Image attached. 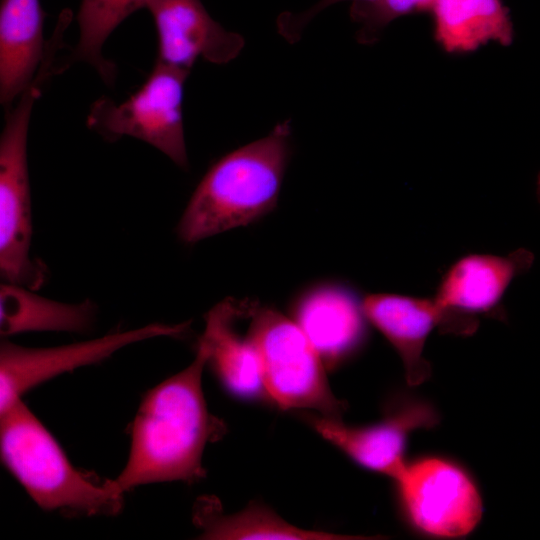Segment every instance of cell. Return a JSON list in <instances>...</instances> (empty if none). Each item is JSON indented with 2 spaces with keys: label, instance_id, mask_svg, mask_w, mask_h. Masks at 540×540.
Here are the masks:
<instances>
[{
  "label": "cell",
  "instance_id": "cell-8",
  "mask_svg": "<svg viewBox=\"0 0 540 540\" xmlns=\"http://www.w3.org/2000/svg\"><path fill=\"white\" fill-rule=\"evenodd\" d=\"M410 521L419 530L439 537L470 533L482 515L478 490L453 463L426 458L405 465L395 479Z\"/></svg>",
  "mask_w": 540,
  "mask_h": 540
},
{
  "label": "cell",
  "instance_id": "cell-14",
  "mask_svg": "<svg viewBox=\"0 0 540 540\" xmlns=\"http://www.w3.org/2000/svg\"><path fill=\"white\" fill-rule=\"evenodd\" d=\"M39 0H2L0 101L9 106L34 80L45 55Z\"/></svg>",
  "mask_w": 540,
  "mask_h": 540
},
{
  "label": "cell",
  "instance_id": "cell-20",
  "mask_svg": "<svg viewBox=\"0 0 540 540\" xmlns=\"http://www.w3.org/2000/svg\"><path fill=\"white\" fill-rule=\"evenodd\" d=\"M436 0H378L353 2L350 18L359 25L357 40L361 44L376 43L383 30L394 20L412 14L431 12Z\"/></svg>",
  "mask_w": 540,
  "mask_h": 540
},
{
  "label": "cell",
  "instance_id": "cell-7",
  "mask_svg": "<svg viewBox=\"0 0 540 540\" xmlns=\"http://www.w3.org/2000/svg\"><path fill=\"white\" fill-rule=\"evenodd\" d=\"M189 323H160L100 338L49 348L23 347L2 341L0 346V413L30 389L60 374L95 364L130 344L155 337L181 336Z\"/></svg>",
  "mask_w": 540,
  "mask_h": 540
},
{
  "label": "cell",
  "instance_id": "cell-3",
  "mask_svg": "<svg viewBox=\"0 0 540 540\" xmlns=\"http://www.w3.org/2000/svg\"><path fill=\"white\" fill-rule=\"evenodd\" d=\"M4 466L44 510L84 516L115 515L124 492L114 480H92L78 471L22 399L0 413Z\"/></svg>",
  "mask_w": 540,
  "mask_h": 540
},
{
  "label": "cell",
  "instance_id": "cell-10",
  "mask_svg": "<svg viewBox=\"0 0 540 540\" xmlns=\"http://www.w3.org/2000/svg\"><path fill=\"white\" fill-rule=\"evenodd\" d=\"M146 8L158 37L156 62L190 71L198 58L225 64L244 47V38L216 22L201 0H152Z\"/></svg>",
  "mask_w": 540,
  "mask_h": 540
},
{
  "label": "cell",
  "instance_id": "cell-12",
  "mask_svg": "<svg viewBox=\"0 0 540 540\" xmlns=\"http://www.w3.org/2000/svg\"><path fill=\"white\" fill-rule=\"evenodd\" d=\"M533 263L534 254L525 248L506 256L465 255L444 273L434 299L444 310L460 315L475 317L479 313L503 317L501 302L507 288Z\"/></svg>",
  "mask_w": 540,
  "mask_h": 540
},
{
  "label": "cell",
  "instance_id": "cell-11",
  "mask_svg": "<svg viewBox=\"0 0 540 540\" xmlns=\"http://www.w3.org/2000/svg\"><path fill=\"white\" fill-rule=\"evenodd\" d=\"M362 309L368 319L399 354L409 385H419L431 374L424 358L430 332L461 334L459 318L441 308L435 299L400 294L374 293L363 298Z\"/></svg>",
  "mask_w": 540,
  "mask_h": 540
},
{
  "label": "cell",
  "instance_id": "cell-19",
  "mask_svg": "<svg viewBox=\"0 0 540 540\" xmlns=\"http://www.w3.org/2000/svg\"><path fill=\"white\" fill-rule=\"evenodd\" d=\"M152 0H82L77 13L79 42L72 60L91 64L107 85L116 77L113 63L102 56V47L114 29L130 14L146 8Z\"/></svg>",
  "mask_w": 540,
  "mask_h": 540
},
{
  "label": "cell",
  "instance_id": "cell-2",
  "mask_svg": "<svg viewBox=\"0 0 540 540\" xmlns=\"http://www.w3.org/2000/svg\"><path fill=\"white\" fill-rule=\"evenodd\" d=\"M290 121L275 125L265 137L215 162L204 175L179 221L185 243L246 226L272 211L289 161Z\"/></svg>",
  "mask_w": 540,
  "mask_h": 540
},
{
  "label": "cell",
  "instance_id": "cell-18",
  "mask_svg": "<svg viewBox=\"0 0 540 540\" xmlns=\"http://www.w3.org/2000/svg\"><path fill=\"white\" fill-rule=\"evenodd\" d=\"M194 520L202 529L200 538L212 540L240 539H286V540H342L359 539L322 531H311L295 527L280 518L275 512L259 504L231 515L214 509L212 500H203L195 510Z\"/></svg>",
  "mask_w": 540,
  "mask_h": 540
},
{
  "label": "cell",
  "instance_id": "cell-22",
  "mask_svg": "<svg viewBox=\"0 0 540 540\" xmlns=\"http://www.w3.org/2000/svg\"><path fill=\"white\" fill-rule=\"evenodd\" d=\"M536 197L540 204V172L537 175V180H536Z\"/></svg>",
  "mask_w": 540,
  "mask_h": 540
},
{
  "label": "cell",
  "instance_id": "cell-1",
  "mask_svg": "<svg viewBox=\"0 0 540 540\" xmlns=\"http://www.w3.org/2000/svg\"><path fill=\"white\" fill-rule=\"evenodd\" d=\"M209 350L199 339L192 363L149 390L131 429L126 465L114 479L125 493L140 485L203 478L206 444L219 436L221 422L213 417L202 390Z\"/></svg>",
  "mask_w": 540,
  "mask_h": 540
},
{
  "label": "cell",
  "instance_id": "cell-13",
  "mask_svg": "<svg viewBox=\"0 0 540 540\" xmlns=\"http://www.w3.org/2000/svg\"><path fill=\"white\" fill-rule=\"evenodd\" d=\"M364 318L362 302L339 286L310 291L296 310V323L328 368L340 363L361 344Z\"/></svg>",
  "mask_w": 540,
  "mask_h": 540
},
{
  "label": "cell",
  "instance_id": "cell-9",
  "mask_svg": "<svg viewBox=\"0 0 540 540\" xmlns=\"http://www.w3.org/2000/svg\"><path fill=\"white\" fill-rule=\"evenodd\" d=\"M306 421L358 464L396 479L406 465L403 455L408 435L435 425L437 414L423 401L408 400L370 426H347L339 418L320 414L307 415Z\"/></svg>",
  "mask_w": 540,
  "mask_h": 540
},
{
  "label": "cell",
  "instance_id": "cell-21",
  "mask_svg": "<svg viewBox=\"0 0 540 540\" xmlns=\"http://www.w3.org/2000/svg\"><path fill=\"white\" fill-rule=\"evenodd\" d=\"M343 1L368 3L378 0H319L316 4L303 12H283L280 14L277 18V30L289 43H295L301 38L304 29L314 17L326 8Z\"/></svg>",
  "mask_w": 540,
  "mask_h": 540
},
{
  "label": "cell",
  "instance_id": "cell-15",
  "mask_svg": "<svg viewBox=\"0 0 540 540\" xmlns=\"http://www.w3.org/2000/svg\"><path fill=\"white\" fill-rule=\"evenodd\" d=\"M246 309L232 299L217 304L206 315L200 340L208 347V364L227 389L239 396L250 397L259 394L264 383L255 346L248 337L241 338L233 329L234 321Z\"/></svg>",
  "mask_w": 540,
  "mask_h": 540
},
{
  "label": "cell",
  "instance_id": "cell-17",
  "mask_svg": "<svg viewBox=\"0 0 540 540\" xmlns=\"http://www.w3.org/2000/svg\"><path fill=\"white\" fill-rule=\"evenodd\" d=\"M89 301L67 304L32 293L23 286L4 283L0 291V332L2 336L28 331L86 330L94 318Z\"/></svg>",
  "mask_w": 540,
  "mask_h": 540
},
{
  "label": "cell",
  "instance_id": "cell-6",
  "mask_svg": "<svg viewBox=\"0 0 540 540\" xmlns=\"http://www.w3.org/2000/svg\"><path fill=\"white\" fill-rule=\"evenodd\" d=\"M188 75L189 70L156 62L146 81L125 101L96 100L87 126L109 141L122 136L142 140L187 169L182 101Z\"/></svg>",
  "mask_w": 540,
  "mask_h": 540
},
{
  "label": "cell",
  "instance_id": "cell-5",
  "mask_svg": "<svg viewBox=\"0 0 540 540\" xmlns=\"http://www.w3.org/2000/svg\"><path fill=\"white\" fill-rule=\"evenodd\" d=\"M248 338L262 367L264 388L282 409L311 408L339 418L344 402L331 391L325 364L300 326L280 312L250 308Z\"/></svg>",
  "mask_w": 540,
  "mask_h": 540
},
{
  "label": "cell",
  "instance_id": "cell-4",
  "mask_svg": "<svg viewBox=\"0 0 540 540\" xmlns=\"http://www.w3.org/2000/svg\"><path fill=\"white\" fill-rule=\"evenodd\" d=\"M48 79L38 72L8 111L0 138V273L4 283L36 290L46 279L43 264L30 257L31 199L27 139L31 112Z\"/></svg>",
  "mask_w": 540,
  "mask_h": 540
},
{
  "label": "cell",
  "instance_id": "cell-16",
  "mask_svg": "<svg viewBox=\"0 0 540 540\" xmlns=\"http://www.w3.org/2000/svg\"><path fill=\"white\" fill-rule=\"evenodd\" d=\"M434 39L449 54L474 52L489 42L508 46L514 30L502 0H436Z\"/></svg>",
  "mask_w": 540,
  "mask_h": 540
}]
</instances>
